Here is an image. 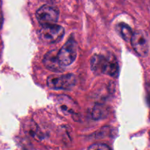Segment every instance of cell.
Segmentation results:
<instances>
[{
    "instance_id": "obj_1",
    "label": "cell",
    "mask_w": 150,
    "mask_h": 150,
    "mask_svg": "<svg viewBox=\"0 0 150 150\" xmlns=\"http://www.w3.org/2000/svg\"><path fill=\"white\" fill-rule=\"evenodd\" d=\"M91 69L97 75L105 74L115 77L119 73V64L112 54H95L91 59Z\"/></svg>"
},
{
    "instance_id": "obj_2",
    "label": "cell",
    "mask_w": 150,
    "mask_h": 150,
    "mask_svg": "<svg viewBox=\"0 0 150 150\" xmlns=\"http://www.w3.org/2000/svg\"><path fill=\"white\" fill-rule=\"evenodd\" d=\"M42 26L38 35L41 40L45 43L51 44L57 42L64 36V29L60 25L54 23Z\"/></svg>"
},
{
    "instance_id": "obj_3",
    "label": "cell",
    "mask_w": 150,
    "mask_h": 150,
    "mask_svg": "<svg viewBox=\"0 0 150 150\" xmlns=\"http://www.w3.org/2000/svg\"><path fill=\"white\" fill-rule=\"evenodd\" d=\"M132 46L141 57H146L149 51V37L145 30H136L130 38Z\"/></svg>"
},
{
    "instance_id": "obj_4",
    "label": "cell",
    "mask_w": 150,
    "mask_h": 150,
    "mask_svg": "<svg viewBox=\"0 0 150 150\" xmlns=\"http://www.w3.org/2000/svg\"><path fill=\"white\" fill-rule=\"evenodd\" d=\"M76 83V76L72 73L52 75L47 79V84L52 89H70Z\"/></svg>"
},
{
    "instance_id": "obj_5",
    "label": "cell",
    "mask_w": 150,
    "mask_h": 150,
    "mask_svg": "<svg viewBox=\"0 0 150 150\" xmlns=\"http://www.w3.org/2000/svg\"><path fill=\"white\" fill-rule=\"evenodd\" d=\"M78 45L74 39H70L58 51V59L63 67L70 65L77 57Z\"/></svg>"
},
{
    "instance_id": "obj_6",
    "label": "cell",
    "mask_w": 150,
    "mask_h": 150,
    "mask_svg": "<svg viewBox=\"0 0 150 150\" xmlns=\"http://www.w3.org/2000/svg\"><path fill=\"white\" fill-rule=\"evenodd\" d=\"M59 17V12L54 6L44 4L36 12V18L42 26L57 23Z\"/></svg>"
},
{
    "instance_id": "obj_7",
    "label": "cell",
    "mask_w": 150,
    "mask_h": 150,
    "mask_svg": "<svg viewBox=\"0 0 150 150\" xmlns=\"http://www.w3.org/2000/svg\"><path fill=\"white\" fill-rule=\"evenodd\" d=\"M43 64L48 70L53 72L60 73L64 70V67L59 61L57 50H52L45 54L43 59Z\"/></svg>"
},
{
    "instance_id": "obj_8",
    "label": "cell",
    "mask_w": 150,
    "mask_h": 150,
    "mask_svg": "<svg viewBox=\"0 0 150 150\" xmlns=\"http://www.w3.org/2000/svg\"><path fill=\"white\" fill-rule=\"evenodd\" d=\"M59 108L63 113L67 114H73L74 115L76 114L75 108H73V103L70 98L64 95L59 96Z\"/></svg>"
},
{
    "instance_id": "obj_9",
    "label": "cell",
    "mask_w": 150,
    "mask_h": 150,
    "mask_svg": "<svg viewBox=\"0 0 150 150\" xmlns=\"http://www.w3.org/2000/svg\"><path fill=\"white\" fill-rule=\"evenodd\" d=\"M117 28H118V32H120L122 38L127 42L130 41V38L133 35V31H132L131 28L125 23H119Z\"/></svg>"
},
{
    "instance_id": "obj_10",
    "label": "cell",
    "mask_w": 150,
    "mask_h": 150,
    "mask_svg": "<svg viewBox=\"0 0 150 150\" xmlns=\"http://www.w3.org/2000/svg\"><path fill=\"white\" fill-rule=\"evenodd\" d=\"M107 114V109L103 105H96L92 110V118L95 120H99L105 117Z\"/></svg>"
},
{
    "instance_id": "obj_11",
    "label": "cell",
    "mask_w": 150,
    "mask_h": 150,
    "mask_svg": "<svg viewBox=\"0 0 150 150\" xmlns=\"http://www.w3.org/2000/svg\"><path fill=\"white\" fill-rule=\"evenodd\" d=\"M110 147L108 145L105 144H94L91 145L89 147V149L92 150H105V149H109Z\"/></svg>"
},
{
    "instance_id": "obj_12",
    "label": "cell",
    "mask_w": 150,
    "mask_h": 150,
    "mask_svg": "<svg viewBox=\"0 0 150 150\" xmlns=\"http://www.w3.org/2000/svg\"><path fill=\"white\" fill-rule=\"evenodd\" d=\"M3 24V16L1 14V13H0V29L1 28Z\"/></svg>"
}]
</instances>
